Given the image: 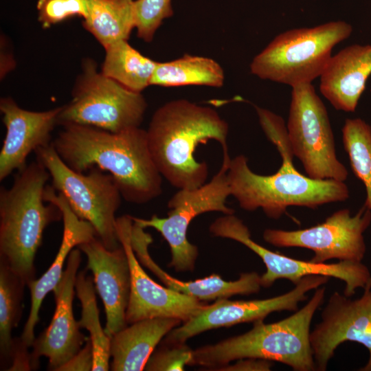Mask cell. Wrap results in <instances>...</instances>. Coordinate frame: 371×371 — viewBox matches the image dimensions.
<instances>
[{
  "instance_id": "cell-1",
  "label": "cell",
  "mask_w": 371,
  "mask_h": 371,
  "mask_svg": "<svg viewBox=\"0 0 371 371\" xmlns=\"http://www.w3.org/2000/svg\"><path fill=\"white\" fill-rule=\"evenodd\" d=\"M62 127L52 143L74 171L85 172L93 167L106 171L131 203H147L162 193L163 177L153 159L146 130L114 133L76 124Z\"/></svg>"
},
{
  "instance_id": "cell-2",
  "label": "cell",
  "mask_w": 371,
  "mask_h": 371,
  "mask_svg": "<svg viewBox=\"0 0 371 371\" xmlns=\"http://www.w3.org/2000/svg\"><path fill=\"white\" fill-rule=\"evenodd\" d=\"M229 126L211 107L185 99L168 102L153 113L146 130L149 148L162 177L178 189H194L206 183L209 170L198 161V146L215 140L229 155Z\"/></svg>"
},
{
  "instance_id": "cell-3",
  "label": "cell",
  "mask_w": 371,
  "mask_h": 371,
  "mask_svg": "<svg viewBox=\"0 0 371 371\" xmlns=\"http://www.w3.org/2000/svg\"><path fill=\"white\" fill-rule=\"evenodd\" d=\"M50 175L41 162L16 171L12 186L0 188V262L25 283L35 280L34 260L45 229L63 218L58 205L45 204Z\"/></svg>"
},
{
  "instance_id": "cell-4",
  "label": "cell",
  "mask_w": 371,
  "mask_h": 371,
  "mask_svg": "<svg viewBox=\"0 0 371 371\" xmlns=\"http://www.w3.org/2000/svg\"><path fill=\"white\" fill-rule=\"evenodd\" d=\"M276 146L282 161L273 175L254 172L243 155L230 159L227 172L230 194L242 209L249 212L261 209L267 217L276 220L289 206L315 209L349 197L344 181L315 179L301 174L293 166L294 155L289 141Z\"/></svg>"
},
{
  "instance_id": "cell-5",
  "label": "cell",
  "mask_w": 371,
  "mask_h": 371,
  "mask_svg": "<svg viewBox=\"0 0 371 371\" xmlns=\"http://www.w3.org/2000/svg\"><path fill=\"white\" fill-rule=\"evenodd\" d=\"M326 287L315 289L311 298L291 315L276 322H254L249 331L193 350L191 365L210 370L244 358L276 361L294 371H314L316 366L310 341L311 325L325 298Z\"/></svg>"
},
{
  "instance_id": "cell-6",
  "label": "cell",
  "mask_w": 371,
  "mask_h": 371,
  "mask_svg": "<svg viewBox=\"0 0 371 371\" xmlns=\"http://www.w3.org/2000/svg\"><path fill=\"white\" fill-rule=\"evenodd\" d=\"M352 27L343 21L289 30L276 36L252 60V74L291 87L320 77L333 48L350 36Z\"/></svg>"
},
{
  "instance_id": "cell-7",
  "label": "cell",
  "mask_w": 371,
  "mask_h": 371,
  "mask_svg": "<svg viewBox=\"0 0 371 371\" xmlns=\"http://www.w3.org/2000/svg\"><path fill=\"white\" fill-rule=\"evenodd\" d=\"M147 106L142 93L104 75L93 59L86 58L71 99L62 106L58 125L76 124L117 133L139 127Z\"/></svg>"
},
{
  "instance_id": "cell-8",
  "label": "cell",
  "mask_w": 371,
  "mask_h": 371,
  "mask_svg": "<svg viewBox=\"0 0 371 371\" xmlns=\"http://www.w3.org/2000/svg\"><path fill=\"white\" fill-rule=\"evenodd\" d=\"M34 153L49 172L52 187L65 197L76 216L92 225L108 249L121 247L115 213L122 196L113 177L95 167L87 174L74 171L60 159L52 143Z\"/></svg>"
},
{
  "instance_id": "cell-9",
  "label": "cell",
  "mask_w": 371,
  "mask_h": 371,
  "mask_svg": "<svg viewBox=\"0 0 371 371\" xmlns=\"http://www.w3.org/2000/svg\"><path fill=\"white\" fill-rule=\"evenodd\" d=\"M230 159L229 155L223 156L221 168L210 181L194 189H179L168 202L170 211L167 217L155 214L149 219L131 216L142 227L154 228L161 234L171 251L168 265L177 271H192L199 255L197 247L187 238L192 221L210 212H235L226 205L227 198L231 196L227 177Z\"/></svg>"
},
{
  "instance_id": "cell-10",
  "label": "cell",
  "mask_w": 371,
  "mask_h": 371,
  "mask_svg": "<svg viewBox=\"0 0 371 371\" xmlns=\"http://www.w3.org/2000/svg\"><path fill=\"white\" fill-rule=\"evenodd\" d=\"M286 128L293 153L307 176L346 180L348 172L337 159L326 106L311 83L292 87Z\"/></svg>"
},
{
  "instance_id": "cell-11",
  "label": "cell",
  "mask_w": 371,
  "mask_h": 371,
  "mask_svg": "<svg viewBox=\"0 0 371 371\" xmlns=\"http://www.w3.org/2000/svg\"><path fill=\"white\" fill-rule=\"evenodd\" d=\"M209 230L214 236L243 244L261 258L266 267V271L260 276L262 287H270L280 279L295 284L303 278L312 275L341 280L345 284L344 294L348 297H352L359 289L371 287V273L362 262L316 263L273 251L254 241L248 227L234 214L217 218L212 223Z\"/></svg>"
},
{
  "instance_id": "cell-12",
  "label": "cell",
  "mask_w": 371,
  "mask_h": 371,
  "mask_svg": "<svg viewBox=\"0 0 371 371\" xmlns=\"http://www.w3.org/2000/svg\"><path fill=\"white\" fill-rule=\"evenodd\" d=\"M371 223V211L363 205L355 214L339 210L311 227L297 230L266 229L263 239L277 247H300L314 252L310 260L362 262L366 251L363 233Z\"/></svg>"
},
{
  "instance_id": "cell-13",
  "label": "cell",
  "mask_w": 371,
  "mask_h": 371,
  "mask_svg": "<svg viewBox=\"0 0 371 371\" xmlns=\"http://www.w3.org/2000/svg\"><path fill=\"white\" fill-rule=\"evenodd\" d=\"M328 278V276L320 275L308 276L296 283L289 291L266 299L216 300L214 303L205 305L190 319L173 328L166 336L164 343H185L188 339L209 330L264 320L273 312L296 311L299 304L307 299L306 294L324 285Z\"/></svg>"
},
{
  "instance_id": "cell-14",
  "label": "cell",
  "mask_w": 371,
  "mask_h": 371,
  "mask_svg": "<svg viewBox=\"0 0 371 371\" xmlns=\"http://www.w3.org/2000/svg\"><path fill=\"white\" fill-rule=\"evenodd\" d=\"M316 370L325 371L340 344L357 342L369 358L360 371H371V287L357 299L334 291L321 313V321L311 331Z\"/></svg>"
},
{
  "instance_id": "cell-15",
  "label": "cell",
  "mask_w": 371,
  "mask_h": 371,
  "mask_svg": "<svg viewBox=\"0 0 371 371\" xmlns=\"http://www.w3.org/2000/svg\"><path fill=\"white\" fill-rule=\"evenodd\" d=\"M133 223L130 215L122 216L116 221L118 238L126 251L131 271V292L126 314L127 324L154 317H174L183 322L188 320L206 304L164 287L149 277L132 247Z\"/></svg>"
},
{
  "instance_id": "cell-16",
  "label": "cell",
  "mask_w": 371,
  "mask_h": 371,
  "mask_svg": "<svg viewBox=\"0 0 371 371\" xmlns=\"http://www.w3.org/2000/svg\"><path fill=\"white\" fill-rule=\"evenodd\" d=\"M81 262V251L77 247L70 252L67 266L53 290L55 312L49 325L35 338L30 352L32 370L39 366L42 356L49 359L48 370L57 371L81 348L88 337L80 331L73 312L75 282Z\"/></svg>"
},
{
  "instance_id": "cell-17",
  "label": "cell",
  "mask_w": 371,
  "mask_h": 371,
  "mask_svg": "<svg viewBox=\"0 0 371 371\" xmlns=\"http://www.w3.org/2000/svg\"><path fill=\"white\" fill-rule=\"evenodd\" d=\"M62 106L32 111L19 106L11 97L0 100V111L6 133L0 151V181L26 166L28 155L52 144V132L58 125Z\"/></svg>"
},
{
  "instance_id": "cell-18",
  "label": "cell",
  "mask_w": 371,
  "mask_h": 371,
  "mask_svg": "<svg viewBox=\"0 0 371 371\" xmlns=\"http://www.w3.org/2000/svg\"><path fill=\"white\" fill-rule=\"evenodd\" d=\"M77 247L87 256V268L93 273L95 288L104 306V332L111 338L128 324L131 271L126 251L122 246L108 249L98 237Z\"/></svg>"
},
{
  "instance_id": "cell-19",
  "label": "cell",
  "mask_w": 371,
  "mask_h": 371,
  "mask_svg": "<svg viewBox=\"0 0 371 371\" xmlns=\"http://www.w3.org/2000/svg\"><path fill=\"white\" fill-rule=\"evenodd\" d=\"M44 200L59 207L63 213V234L58 251L45 273L38 279L27 283L31 297L30 313L25 324L21 343L32 348L35 339L34 328L39 320V311L45 296L53 291L63 274L66 259L74 247L89 242L97 237L94 227L88 221L78 218L72 211L65 197L52 187L47 185L44 190Z\"/></svg>"
},
{
  "instance_id": "cell-20",
  "label": "cell",
  "mask_w": 371,
  "mask_h": 371,
  "mask_svg": "<svg viewBox=\"0 0 371 371\" xmlns=\"http://www.w3.org/2000/svg\"><path fill=\"white\" fill-rule=\"evenodd\" d=\"M135 223H133L131 241L133 251L144 266L152 271L168 288L202 302L229 298L236 295H250L260 290V275L252 271L243 273L234 281H227L218 274H212L194 281L178 280L163 270L151 258L148 246L152 236Z\"/></svg>"
},
{
  "instance_id": "cell-21",
  "label": "cell",
  "mask_w": 371,
  "mask_h": 371,
  "mask_svg": "<svg viewBox=\"0 0 371 371\" xmlns=\"http://www.w3.org/2000/svg\"><path fill=\"white\" fill-rule=\"evenodd\" d=\"M371 74V45H352L331 56L320 76L322 94L337 110L354 112Z\"/></svg>"
},
{
  "instance_id": "cell-22",
  "label": "cell",
  "mask_w": 371,
  "mask_h": 371,
  "mask_svg": "<svg viewBox=\"0 0 371 371\" xmlns=\"http://www.w3.org/2000/svg\"><path fill=\"white\" fill-rule=\"evenodd\" d=\"M182 321L174 317H154L130 324L111 337L110 368L113 371H140L158 344Z\"/></svg>"
},
{
  "instance_id": "cell-23",
  "label": "cell",
  "mask_w": 371,
  "mask_h": 371,
  "mask_svg": "<svg viewBox=\"0 0 371 371\" xmlns=\"http://www.w3.org/2000/svg\"><path fill=\"white\" fill-rule=\"evenodd\" d=\"M82 25L104 47L128 41L135 28V0H87Z\"/></svg>"
},
{
  "instance_id": "cell-24",
  "label": "cell",
  "mask_w": 371,
  "mask_h": 371,
  "mask_svg": "<svg viewBox=\"0 0 371 371\" xmlns=\"http://www.w3.org/2000/svg\"><path fill=\"white\" fill-rule=\"evenodd\" d=\"M224 80L223 69L216 60L208 57L186 54L171 61L157 62L150 85L221 87Z\"/></svg>"
},
{
  "instance_id": "cell-25",
  "label": "cell",
  "mask_w": 371,
  "mask_h": 371,
  "mask_svg": "<svg viewBox=\"0 0 371 371\" xmlns=\"http://www.w3.org/2000/svg\"><path fill=\"white\" fill-rule=\"evenodd\" d=\"M101 72L128 89L142 93L150 85L157 62L142 54L128 41H120L106 48Z\"/></svg>"
},
{
  "instance_id": "cell-26",
  "label": "cell",
  "mask_w": 371,
  "mask_h": 371,
  "mask_svg": "<svg viewBox=\"0 0 371 371\" xmlns=\"http://www.w3.org/2000/svg\"><path fill=\"white\" fill-rule=\"evenodd\" d=\"M25 286L20 277L0 262V354L1 364L6 370L12 364V331L21 319Z\"/></svg>"
},
{
  "instance_id": "cell-27",
  "label": "cell",
  "mask_w": 371,
  "mask_h": 371,
  "mask_svg": "<svg viewBox=\"0 0 371 371\" xmlns=\"http://www.w3.org/2000/svg\"><path fill=\"white\" fill-rule=\"evenodd\" d=\"M75 289L82 306L81 318L78 321V324L80 328H84L89 331L92 344V371H108L110 370L111 338L101 326L95 288L92 278L86 275L85 271L77 274Z\"/></svg>"
},
{
  "instance_id": "cell-28",
  "label": "cell",
  "mask_w": 371,
  "mask_h": 371,
  "mask_svg": "<svg viewBox=\"0 0 371 371\" xmlns=\"http://www.w3.org/2000/svg\"><path fill=\"white\" fill-rule=\"evenodd\" d=\"M343 143L355 176L364 184V205L371 211V126L360 118L346 119Z\"/></svg>"
},
{
  "instance_id": "cell-29",
  "label": "cell",
  "mask_w": 371,
  "mask_h": 371,
  "mask_svg": "<svg viewBox=\"0 0 371 371\" xmlns=\"http://www.w3.org/2000/svg\"><path fill=\"white\" fill-rule=\"evenodd\" d=\"M137 36L149 43L162 22L173 15L171 0H135Z\"/></svg>"
},
{
  "instance_id": "cell-30",
  "label": "cell",
  "mask_w": 371,
  "mask_h": 371,
  "mask_svg": "<svg viewBox=\"0 0 371 371\" xmlns=\"http://www.w3.org/2000/svg\"><path fill=\"white\" fill-rule=\"evenodd\" d=\"M38 20L47 29L74 16L83 19L89 12L87 0H37Z\"/></svg>"
},
{
  "instance_id": "cell-31",
  "label": "cell",
  "mask_w": 371,
  "mask_h": 371,
  "mask_svg": "<svg viewBox=\"0 0 371 371\" xmlns=\"http://www.w3.org/2000/svg\"><path fill=\"white\" fill-rule=\"evenodd\" d=\"M155 350L148 359L144 370L183 371L186 365H191L193 350L185 343L170 344Z\"/></svg>"
},
{
  "instance_id": "cell-32",
  "label": "cell",
  "mask_w": 371,
  "mask_h": 371,
  "mask_svg": "<svg viewBox=\"0 0 371 371\" xmlns=\"http://www.w3.org/2000/svg\"><path fill=\"white\" fill-rule=\"evenodd\" d=\"M93 366V352L91 339L88 337L85 346L57 371H90Z\"/></svg>"
},
{
  "instance_id": "cell-33",
  "label": "cell",
  "mask_w": 371,
  "mask_h": 371,
  "mask_svg": "<svg viewBox=\"0 0 371 371\" xmlns=\"http://www.w3.org/2000/svg\"><path fill=\"white\" fill-rule=\"evenodd\" d=\"M233 364H226L212 370L221 371H269L273 366L272 361L265 359L244 358L236 360Z\"/></svg>"
}]
</instances>
